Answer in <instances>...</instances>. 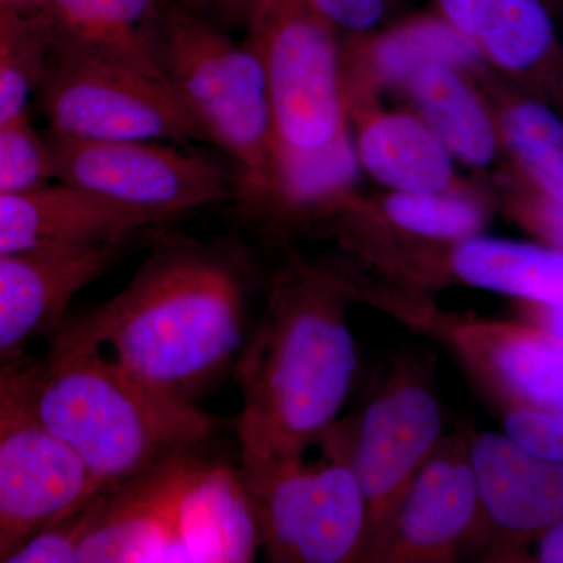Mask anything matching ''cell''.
<instances>
[{
    "label": "cell",
    "instance_id": "603a6c76",
    "mask_svg": "<svg viewBox=\"0 0 563 563\" xmlns=\"http://www.w3.org/2000/svg\"><path fill=\"white\" fill-rule=\"evenodd\" d=\"M503 151L529 187L563 201V114L543 99L504 80L492 103Z\"/></svg>",
    "mask_w": 563,
    "mask_h": 563
},
{
    "label": "cell",
    "instance_id": "9a60e30c",
    "mask_svg": "<svg viewBox=\"0 0 563 563\" xmlns=\"http://www.w3.org/2000/svg\"><path fill=\"white\" fill-rule=\"evenodd\" d=\"M507 81L563 114V44L555 0H432Z\"/></svg>",
    "mask_w": 563,
    "mask_h": 563
},
{
    "label": "cell",
    "instance_id": "4316f807",
    "mask_svg": "<svg viewBox=\"0 0 563 563\" xmlns=\"http://www.w3.org/2000/svg\"><path fill=\"white\" fill-rule=\"evenodd\" d=\"M52 180L49 140L33 129L27 114L0 125V195L35 190Z\"/></svg>",
    "mask_w": 563,
    "mask_h": 563
},
{
    "label": "cell",
    "instance_id": "7402d4cb",
    "mask_svg": "<svg viewBox=\"0 0 563 563\" xmlns=\"http://www.w3.org/2000/svg\"><path fill=\"white\" fill-rule=\"evenodd\" d=\"M415 113L457 162L488 168L503 151L492 103L474 90L466 70L448 65L426 66L404 85Z\"/></svg>",
    "mask_w": 563,
    "mask_h": 563
},
{
    "label": "cell",
    "instance_id": "e575fe53",
    "mask_svg": "<svg viewBox=\"0 0 563 563\" xmlns=\"http://www.w3.org/2000/svg\"><path fill=\"white\" fill-rule=\"evenodd\" d=\"M533 561L540 563H563V518L536 542Z\"/></svg>",
    "mask_w": 563,
    "mask_h": 563
},
{
    "label": "cell",
    "instance_id": "d590c367",
    "mask_svg": "<svg viewBox=\"0 0 563 563\" xmlns=\"http://www.w3.org/2000/svg\"><path fill=\"white\" fill-rule=\"evenodd\" d=\"M14 2H27V0H14Z\"/></svg>",
    "mask_w": 563,
    "mask_h": 563
},
{
    "label": "cell",
    "instance_id": "d6a6232c",
    "mask_svg": "<svg viewBox=\"0 0 563 563\" xmlns=\"http://www.w3.org/2000/svg\"><path fill=\"white\" fill-rule=\"evenodd\" d=\"M224 27L225 22L250 18L254 0H165Z\"/></svg>",
    "mask_w": 563,
    "mask_h": 563
},
{
    "label": "cell",
    "instance_id": "484cf974",
    "mask_svg": "<svg viewBox=\"0 0 563 563\" xmlns=\"http://www.w3.org/2000/svg\"><path fill=\"white\" fill-rule=\"evenodd\" d=\"M46 32L27 7L0 0V125L27 114L47 60Z\"/></svg>",
    "mask_w": 563,
    "mask_h": 563
},
{
    "label": "cell",
    "instance_id": "ba28073f",
    "mask_svg": "<svg viewBox=\"0 0 563 563\" xmlns=\"http://www.w3.org/2000/svg\"><path fill=\"white\" fill-rule=\"evenodd\" d=\"M250 46L272 103L274 141L313 150L347 125L346 91L335 29L310 0H254Z\"/></svg>",
    "mask_w": 563,
    "mask_h": 563
},
{
    "label": "cell",
    "instance_id": "30bf717a",
    "mask_svg": "<svg viewBox=\"0 0 563 563\" xmlns=\"http://www.w3.org/2000/svg\"><path fill=\"white\" fill-rule=\"evenodd\" d=\"M54 180L157 224L231 196L220 166L166 141H84L47 136Z\"/></svg>",
    "mask_w": 563,
    "mask_h": 563
},
{
    "label": "cell",
    "instance_id": "8fae6325",
    "mask_svg": "<svg viewBox=\"0 0 563 563\" xmlns=\"http://www.w3.org/2000/svg\"><path fill=\"white\" fill-rule=\"evenodd\" d=\"M203 461L181 451L106 488L91 503L77 562H190L192 481Z\"/></svg>",
    "mask_w": 563,
    "mask_h": 563
},
{
    "label": "cell",
    "instance_id": "8992f818",
    "mask_svg": "<svg viewBox=\"0 0 563 563\" xmlns=\"http://www.w3.org/2000/svg\"><path fill=\"white\" fill-rule=\"evenodd\" d=\"M38 101L49 133L84 141L202 140L165 77L117 55L52 40Z\"/></svg>",
    "mask_w": 563,
    "mask_h": 563
},
{
    "label": "cell",
    "instance_id": "f1b7e54d",
    "mask_svg": "<svg viewBox=\"0 0 563 563\" xmlns=\"http://www.w3.org/2000/svg\"><path fill=\"white\" fill-rule=\"evenodd\" d=\"M506 211L533 242L563 252V201L537 191L512 173Z\"/></svg>",
    "mask_w": 563,
    "mask_h": 563
},
{
    "label": "cell",
    "instance_id": "6da1fadb",
    "mask_svg": "<svg viewBox=\"0 0 563 563\" xmlns=\"http://www.w3.org/2000/svg\"><path fill=\"white\" fill-rule=\"evenodd\" d=\"M351 301L346 277L298 255L273 274L261 321L233 365L244 472L303 457L339 420L357 372Z\"/></svg>",
    "mask_w": 563,
    "mask_h": 563
},
{
    "label": "cell",
    "instance_id": "836d02e7",
    "mask_svg": "<svg viewBox=\"0 0 563 563\" xmlns=\"http://www.w3.org/2000/svg\"><path fill=\"white\" fill-rule=\"evenodd\" d=\"M29 361L31 358L0 368V433L21 407Z\"/></svg>",
    "mask_w": 563,
    "mask_h": 563
},
{
    "label": "cell",
    "instance_id": "7c38bea8",
    "mask_svg": "<svg viewBox=\"0 0 563 563\" xmlns=\"http://www.w3.org/2000/svg\"><path fill=\"white\" fill-rule=\"evenodd\" d=\"M473 426L459 422L424 462L387 531L365 558L373 563H451L470 540H485L470 459Z\"/></svg>",
    "mask_w": 563,
    "mask_h": 563
},
{
    "label": "cell",
    "instance_id": "ac0fdd59",
    "mask_svg": "<svg viewBox=\"0 0 563 563\" xmlns=\"http://www.w3.org/2000/svg\"><path fill=\"white\" fill-rule=\"evenodd\" d=\"M157 222L63 184L0 195V255L68 246L129 243Z\"/></svg>",
    "mask_w": 563,
    "mask_h": 563
},
{
    "label": "cell",
    "instance_id": "83f0119b",
    "mask_svg": "<svg viewBox=\"0 0 563 563\" xmlns=\"http://www.w3.org/2000/svg\"><path fill=\"white\" fill-rule=\"evenodd\" d=\"M503 431L525 451L563 463V407H506L499 410Z\"/></svg>",
    "mask_w": 563,
    "mask_h": 563
},
{
    "label": "cell",
    "instance_id": "4dcf8cb0",
    "mask_svg": "<svg viewBox=\"0 0 563 563\" xmlns=\"http://www.w3.org/2000/svg\"><path fill=\"white\" fill-rule=\"evenodd\" d=\"M335 31L368 33L383 22L391 0H310Z\"/></svg>",
    "mask_w": 563,
    "mask_h": 563
},
{
    "label": "cell",
    "instance_id": "e0dca14e",
    "mask_svg": "<svg viewBox=\"0 0 563 563\" xmlns=\"http://www.w3.org/2000/svg\"><path fill=\"white\" fill-rule=\"evenodd\" d=\"M485 540L499 558H518L563 518V463L544 461L504 432L470 433Z\"/></svg>",
    "mask_w": 563,
    "mask_h": 563
},
{
    "label": "cell",
    "instance_id": "3957f363",
    "mask_svg": "<svg viewBox=\"0 0 563 563\" xmlns=\"http://www.w3.org/2000/svg\"><path fill=\"white\" fill-rule=\"evenodd\" d=\"M47 340L44 357L29 361L25 410L107 488L213 433V417L107 357L70 318Z\"/></svg>",
    "mask_w": 563,
    "mask_h": 563
},
{
    "label": "cell",
    "instance_id": "d6986e66",
    "mask_svg": "<svg viewBox=\"0 0 563 563\" xmlns=\"http://www.w3.org/2000/svg\"><path fill=\"white\" fill-rule=\"evenodd\" d=\"M361 169L350 125L313 150L274 141L262 184L240 198L246 211L274 225L299 224L342 202Z\"/></svg>",
    "mask_w": 563,
    "mask_h": 563
},
{
    "label": "cell",
    "instance_id": "8d00e7d4",
    "mask_svg": "<svg viewBox=\"0 0 563 563\" xmlns=\"http://www.w3.org/2000/svg\"><path fill=\"white\" fill-rule=\"evenodd\" d=\"M555 2H558L559 5H561V3H563V0H555Z\"/></svg>",
    "mask_w": 563,
    "mask_h": 563
},
{
    "label": "cell",
    "instance_id": "277c9868",
    "mask_svg": "<svg viewBox=\"0 0 563 563\" xmlns=\"http://www.w3.org/2000/svg\"><path fill=\"white\" fill-rule=\"evenodd\" d=\"M158 63L202 140L239 166L236 195L255 190L268 169L274 125L265 70L254 49L221 25L165 2Z\"/></svg>",
    "mask_w": 563,
    "mask_h": 563
},
{
    "label": "cell",
    "instance_id": "44dd1931",
    "mask_svg": "<svg viewBox=\"0 0 563 563\" xmlns=\"http://www.w3.org/2000/svg\"><path fill=\"white\" fill-rule=\"evenodd\" d=\"M354 141L362 168L390 191L457 187V161L417 113L365 110L358 118Z\"/></svg>",
    "mask_w": 563,
    "mask_h": 563
},
{
    "label": "cell",
    "instance_id": "5b68a950",
    "mask_svg": "<svg viewBox=\"0 0 563 563\" xmlns=\"http://www.w3.org/2000/svg\"><path fill=\"white\" fill-rule=\"evenodd\" d=\"M317 446L321 457L314 462L306 454L258 472L242 470L257 514L261 551L269 562L361 561L365 498L342 420L322 433Z\"/></svg>",
    "mask_w": 563,
    "mask_h": 563
},
{
    "label": "cell",
    "instance_id": "f546056e",
    "mask_svg": "<svg viewBox=\"0 0 563 563\" xmlns=\"http://www.w3.org/2000/svg\"><path fill=\"white\" fill-rule=\"evenodd\" d=\"M91 503L79 512L35 533L7 563H77L80 543L90 520Z\"/></svg>",
    "mask_w": 563,
    "mask_h": 563
},
{
    "label": "cell",
    "instance_id": "d4e9b609",
    "mask_svg": "<svg viewBox=\"0 0 563 563\" xmlns=\"http://www.w3.org/2000/svg\"><path fill=\"white\" fill-rule=\"evenodd\" d=\"M490 210L483 199L462 188L443 191H390L377 207V222L384 232L412 244H443L483 233Z\"/></svg>",
    "mask_w": 563,
    "mask_h": 563
},
{
    "label": "cell",
    "instance_id": "cb8c5ba5",
    "mask_svg": "<svg viewBox=\"0 0 563 563\" xmlns=\"http://www.w3.org/2000/svg\"><path fill=\"white\" fill-rule=\"evenodd\" d=\"M363 66L374 85L404 87L432 65L472 70L483 65L479 51L439 13L407 18L363 46Z\"/></svg>",
    "mask_w": 563,
    "mask_h": 563
},
{
    "label": "cell",
    "instance_id": "9c48e42d",
    "mask_svg": "<svg viewBox=\"0 0 563 563\" xmlns=\"http://www.w3.org/2000/svg\"><path fill=\"white\" fill-rule=\"evenodd\" d=\"M366 509L361 561L379 542L424 462L442 442L443 410L426 358H396L354 420H342Z\"/></svg>",
    "mask_w": 563,
    "mask_h": 563
},
{
    "label": "cell",
    "instance_id": "7a4b0ae2",
    "mask_svg": "<svg viewBox=\"0 0 563 563\" xmlns=\"http://www.w3.org/2000/svg\"><path fill=\"white\" fill-rule=\"evenodd\" d=\"M70 320L141 379L192 401L242 351L246 280L217 247L163 240L120 292Z\"/></svg>",
    "mask_w": 563,
    "mask_h": 563
},
{
    "label": "cell",
    "instance_id": "ffe728a7",
    "mask_svg": "<svg viewBox=\"0 0 563 563\" xmlns=\"http://www.w3.org/2000/svg\"><path fill=\"white\" fill-rule=\"evenodd\" d=\"M52 40L117 55L162 76L158 31L165 0H27Z\"/></svg>",
    "mask_w": 563,
    "mask_h": 563
},
{
    "label": "cell",
    "instance_id": "1f68e13d",
    "mask_svg": "<svg viewBox=\"0 0 563 563\" xmlns=\"http://www.w3.org/2000/svg\"><path fill=\"white\" fill-rule=\"evenodd\" d=\"M514 310L518 320L563 343V298L554 302L515 301Z\"/></svg>",
    "mask_w": 563,
    "mask_h": 563
},
{
    "label": "cell",
    "instance_id": "52a82bcc",
    "mask_svg": "<svg viewBox=\"0 0 563 563\" xmlns=\"http://www.w3.org/2000/svg\"><path fill=\"white\" fill-rule=\"evenodd\" d=\"M352 295L446 347L496 409L563 407V343L547 332L520 320L448 312L387 284L352 282Z\"/></svg>",
    "mask_w": 563,
    "mask_h": 563
},
{
    "label": "cell",
    "instance_id": "2e32d148",
    "mask_svg": "<svg viewBox=\"0 0 563 563\" xmlns=\"http://www.w3.org/2000/svg\"><path fill=\"white\" fill-rule=\"evenodd\" d=\"M391 277L395 287L415 295L455 282L514 301L554 302L563 298V252L477 233L407 251L396 261Z\"/></svg>",
    "mask_w": 563,
    "mask_h": 563
},
{
    "label": "cell",
    "instance_id": "4fadbf2b",
    "mask_svg": "<svg viewBox=\"0 0 563 563\" xmlns=\"http://www.w3.org/2000/svg\"><path fill=\"white\" fill-rule=\"evenodd\" d=\"M106 488L74 451L33 420L22 398L0 433V563Z\"/></svg>",
    "mask_w": 563,
    "mask_h": 563
},
{
    "label": "cell",
    "instance_id": "5bb4252c",
    "mask_svg": "<svg viewBox=\"0 0 563 563\" xmlns=\"http://www.w3.org/2000/svg\"><path fill=\"white\" fill-rule=\"evenodd\" d=\"M128 243L68 244L0 255V368L49 336L84 288L109 272Z\"/></svg>",
    "mask_w": 563,
    "mask_h": 563
}]
</instances>
